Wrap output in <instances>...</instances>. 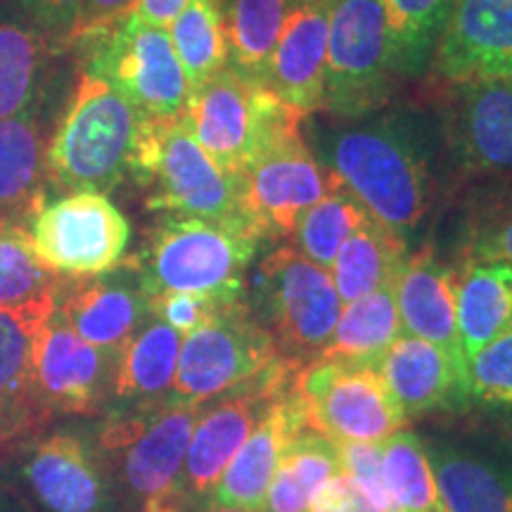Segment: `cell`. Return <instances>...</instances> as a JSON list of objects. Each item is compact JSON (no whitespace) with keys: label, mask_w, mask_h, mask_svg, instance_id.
I'll return each mask as SVG.
<instances>
[{"label":"cell","mask_w":512,"mask_h":512,"mask_svg":"<svg viewBox=\"0 0 512 512\" xmlns=\"http://www.w3.org/2000/svg\"><path fill=\"white\" fill-rule=\"evenodd\" d=\"M261 240L245 223L166 216L131 261L147 297L197 292L235 302L245 297V275Z\"/></svg>","instance_id":"obj_3"},{"label":"cell","mask_w":512,"mask_h":512,"mask_svg":"<svg viewBox=\"0 0 512 512\" xmlns=\"http://www.w3.org/2000/svg\"><path fill=\"white\" fill-rule=\"evenodd\" d=\"M195 512H252V510H242V508H228V505H207V508L195 510Z\"/></svg>","instance_id":"obj_47"},{"label":"cell","mask_w":512,"mask_h":512,"mask_svg":"<svg viewBox=\"0 0 512 512\" xmlns=\"http://www.w3.org/2000/svg\"><path fill=\"white\" fill-rule=\"evenodd\" d=\"M401 332L437 344L465 361L456 320V268L444 264L432 245L408 254L394 280Z\"/></svg>","instance_id":"obj_25"},{"label":"cell","mask_w":512,"mask_h":512,"mask_svg":"<svg viewBox=\"0 0 512 512\" xmlns=\"http://www.w3.org/2000/svg\"><path fill=\"white\" fill-rule=\"evenodd\" d=\"M46 143L36 110L0 121V216H31L46 202Z\"/></svg>","instance_id":"obj_30"},{"label":"cell","mask_w":512,"mask_h":512,"mask_svg":"<svg viewBox=\"0 0 512 512\" xmlns=\"http://www.w3.org/2000/svg\"><path fill=\"white\" fill-rule=\"evenodd\" d=\"M339 465L351 479L366 489L377 508L389 512V501L384 494V484L380 477V444H356V441H337Z\"/></svg>","instance_id":"obj_44"},{"label":"cell","mask_w":512,"mask_h":512,"mask_svg":"<svg viewBox=\"0 0 512 512\" xmlns=\"http://www.w3.org/2000/svg\"><path fill=\"white\" fill-rule=\"evenodd\" d=\"M131 176L150 190L145 200L150 211L245 223L242 176L216 164L192 136L183 117L166 124H140Z\"/></svg>","instance_id":"obj_6"},{"label":"cell","mask_w":512,"mask_h":512,"mask_svg":"<svg viewBox=\"0 0 512 512\" xmlns=\"http://www.w3.org/2000/svg\"><path fill=\"white\" fill-rule=\"evenodd\" d=\"M406 259L408 240L368 216L344 242L330 268L339 302L344 306L392 287Z\"/></svg>","instance_id":"obj_31"},{"label":"cell","mask_w":512,"mask_h":512,"mask_svg":"<svg viewBox=\"0 0 512 512\" xmlns=\"http://www.w3.org/2000/svg\"><path fill=\"white\" fill-rule=\"evenodd\" d=\"M396 67L382 0H332L323 110L356 121L392 95Z\"/></svg>","instance_id":"obj_8"},{"label":"cell","mask_w":512,"mask_h":512,"mask_svg":"<svg viewBox=\"0 0 512 512\" xmlns=\"http://www.w3.org/2000/svg\"><path fill=\"white\" fill-rule=\"evenodd\" d=\"M169 36L190 91L228 67L230 50L221 0H188L169 24Z\"/></svg>","instance_id":"obj_35"},{"label":"cell","mask_w":512,"mask_h":512,"mask_svg":"<svg viewBox=\"0 0 512 512\" xmlns=\"http://www.w3.org/2000/svg\"><path fill=\"white\" fill-rule=\"evenodd\" d=\"M299 373L302 370L283 363L271 375L204 403L178 479V503L183 512L207 508L223 470L271 403L297 382Z\"/></svg>","instance_id":"obj_12"},{"label":"cell","mask_w":512,"mask_h":512,"mask_svg":"<svg viewBox=\"0 0 512 512\" xmlns=\"http://www.w3.org/2000/svg\"><path fill=\"white\" fill-rule=\"evenodd\" d=\"M34 496L50 512H107L112 477L98 446L72 430L36 441L24 465Z\"/></svg>","instance_id":"obj_20"},{"label":"cell","mask_w":512,"mask_h":512,"mask_svg":"<svg viewBox=\"0 0 512 512\" xmlns=\"http://www.w3.org/2000/svg\"><path fill=\"white\" fill-rule=\"evenodd\" d=\"M399 74H420L432 62L453 0H382Z\"/></svg>","instance_id":"obj_36"},{"label":"cell","mask_w":512,"mask_h":512,"mask_svg":"<svg viewBox=\"0 0 512 512\" xmlns=\"http://www.w3.org/2000/svg\"><path fill=\"white\" fill-rule=\"evenodd\" d=\"M138 0H83V10L67 48H86L112 34L136 10Z\"/></svg>","instance_id":"obj_43"},{"label":"cell","mask_w":512,"mask_h":512,"mask_svg":"<svg viewBox=\"0 0 512 512\" xmlns=\"http://www.w3.org/2000/svg\"><path fill=\"white\" fill-rule=\"evenodd\" d=\"M55 53L29 17L12 5L0 8V121L36 110Z\"/></svg>","instance_id":"obj_28"},{"label":"cell","mask_w":512,"mask_h":512,"mask_svg":"<svg viewBox=\"0 0 512 512\" xmlns=\"http://www.w3.org/2000/svg\"><path fill=\"white\" fill-rule=\"evenodd\" d=\"M57 311L81 339L105 354L117 351L150 320L147 294L140 287L136 268L128 273H105L79 278L57 294Z\"/></svg>","instance_id":"obj_22"},{"label":"cell","mask_w":512,"mask_h":512,"mask_svg":"<svg viewBox=\"0 0 512 512\" xmlns=\"http://www.w3.org/2000/svg\"><path fill=\"white\" fill-rule=\"evenodd\" d=\"M309 512H382L356 479L347 472H337L320 484L311 498Z\"/></svg>","instance_id":"obj_45"},{"label":"cell","mask_w":512,"mask_h":512,"mask_svg":"<svg viewBox=\"0 0 512 512\" xmlns=\"http://www.w3.org/2000/svg\"><path fill=\"white\" fill-rule=\"evenodd\" d=\"M328 34V0H292L268 62L266 86L304 114L323 110Z\"/></svg>","instance_id":"obj_24"},{"label":"cell","mask_w":512,"mask_h":512,"mask_svg":"<svg viewBox=\"0 0 512 512\" xmlns=\"http://www.w3.org/2000/svg\"><path fill=\"white\" fill-rule=\"evenodd\" d=\"M430 64L448 86L512 79V0H453Z\"/></svg>","instance_id":"obj_19"},{"label":"cell","mask_w":512,"mask_h":512,"mask_svg":"<svg viewBox=\"0 0 512 512\" xmlns=\"http://www.w3.org/2000/svg\"><path fill=\"white\" fill-rule=\"evenodd\" d=\"M183 337L152 318L117 351L112 363L110 413L136 411L164 401L174 384Z\"/></svg>","instance_id":"obj_26"},{"label":"cell","mask_w":512,"mask_h":512,"mask_svg":"<svg viewBox=\"0 0 512 512\" xmlns=\"http://www.w3.org/2000/svg\"><path fill=\"white\" fill-rule=\"evenodd\" d=\"M27 230L43 268L76 280L117 271L131 242L126 216L102 192H69L43 202Z\"/></svg>","instance_id":"obj_11"},{"label":"cell","mask_w":512,"mask_h":512,"mask_svg":"<svg viewBox=\"0 0 512 512\" xmlns=\"http://www.w3.org/2000/svg\"><path fill=\"white\" fill-rule=\"evenodd\" d=\"M337 472H342L337 441L306 427L287 446L261 512H309L318 486Z\"/></svg>","instance_id":"obj_32"},{"label":"cell","mask_w":512,"mask_h":512,"mask_svg":"<svg viewBox=\"0 0 512 512\" xmlns=\"http://www.w3.org/2000/svg\"><path fill=\"white\" fill-rule=\"evenodd\" d=\"M62 280L36 259L29 230L19 219L0 216V309L57 297Z\"/></svg>","instance_id":"obj_37"},{"label":"cell","mask_w":512,"mask_h":512,"mask_svg":"<svg viewBox=\"0 0 512 512\" xmlns=\"http://www.w3.org/2000/svg\"><path fill=\"white\" fill-rule=\"evenodd\" d=\"M304 114L287 105L266 83L223 69L190 91L183 121L216 164L242 176L247 166L273 147L304 136Z\"/></svg>","instance_id":"obj_4"},{"label":"cell","mask_w":512,"mask_h":512,"mask_svg":"<svg viewBox=\"0 0 512 512\" xmlns=\"http://www.w3.org/2000/svg\"><path fill=\"white\" fill-rule=\"evenodd\" d=\"M380 477L389 512H446L425 444L408 427L380 444Z\"/></svg>","instance_id":"obj_34"},{"label":"cell","mask_w":512,"mask_h":512,"mask_svg":"<svg viewBox=\"0 0 512 512\" xmlns=\"http://www.w3.org/2000/svg\"><path fill=\"white\" fill-rule=\"evenodd\" d=\"M202 406L164 399L107 415L95 446L110 477L145 512H183L178 479Z\"/></svg>","instance_id":"obj_5"},{"label":"cell","mask_w":512,"mask_h":512,"mask_svg":"<svg viewBox=\"0 0 512 512\" xmlns=\"http://www.w3.org/2000/svg\"><path fill=\"white\" fill-rule=\"evenodd\" d=\"M401 335L394 287H384L342 306L328 344L313 363L377 368Z\"/></svg>","instance_id":"obj_29"},{"label":"cell","mask_w":512,"mask_h":512,"mask_svg":"<svg viewBox=\"0 0 512 512\" xmlns=\"http://www.w3.org/2000/svg\"><path fill=\"white\" fill-rule=\"evenodd\" d=\"M335 190L304 136L292 138L256 157L242 174V219L261 242L290 240L306 211Z\"/></svg>","instance_id":"obj_14"},{"label":"cell","mask_w":512,"mask_h":512,"mask_svg":"<svg viewBox=\"0 0 512 512\" xmlns=\"http://www.w3.org/2000/svg\"><path fill=\"white\" fill-rule=\"evenodd\" d=\"M501 261L512 268V195L479 207L465 228L460 261Z\"/></svg>","instance_id":"obj_40"},{"label":"cell","mask_w":512,"mask_h":512,"mask_svg":"<svg viewBox=\"0 0 512 512\" xmlns=\"http://www.w3.org/2000/svg\"><path fill=\"white\" fill-rule=\"evenodd\" d=\"M316 159L337 190L349 192L363 209L411 238L432 209L434 183L425 152L399 119L325 128L316 136Z\"/></svg>","instance_id":"obj_1"},{"label":"cell","mask_w":512,"mask_h":512,"mask_svg":"<svg viewBox=\"0 0 512 512\" xmlns=\"http://www.w3.org/2000/svg\"><path fill=\"white\" fill-rule=\"evenodd\" d=\"M456 320L465 363L512 328V268L501 261H460Z\"/></svg>","instance_id":"obj_27"},{"label":"cell","mask_w":512,"mask_h":512,"mask_svg":"<svg viewBox=\"0 0 512 512\" xmlns=\"http://www.w3.org/2000/svg\"><path fill=\"white\" fill-rule=\"evenodd\" d=\"M446 512H512V437H420Z\"/></svg>","instance_id":"obj_17"},{"label":"cell","mask_w":512,"mask_h":512,"mask_svg":"<svg viewBox=\"0 0 512 512\" xmlns=\"http://www.w3.org/2000/svg\"><path fill=\"white\" fill-rule=\"evenodd\" d=\"M10 3L41 29L57 50L67 48L83 10V0H10Z\"/></svg>","instance_id":"obj_42"},{"label":"cell","mask_w":512,"mask_h":512,"mask_svg":"<svg viewBox=\"0 0 512 512\" xmlns=\"http://www.w3.org/2000/svg\"><path fill=\"white\" fill-rule=\"evenodd\" d=\"M83 53L86 72L117 88L143 121L166 124L183 117L190 88L169 29L152 27L131 15Z\"/></svg>","instance_id":"obj_10"},{"label":"cell","mask_w":512,"mask_h":512,"mask_svg":"<svg viewBox=\"0 0 512 512\" xmlns=\"http://www.w3.org/2000/svg\"><path fill=\"white\" fill-rule=\"evenodd\" d=\"M292 0H221L230 67L266 83L268 62L278 43Z\"/></svg>","instance_id":"obj_33"},{"label":"cell","mask_w":512,"mask_h":512,"mask_svg":"<svg viewBox=\"0 0 512 512\" xmlns=\"http://www.w3.org/2000/svg\"><path fill=\"white\" fill-rule=\"evenodd\" d=\"M0 512H12V508H10L8 501H5L3 496H0Z\"/></svg>","instance_id":"obj_48"},{"label":"cell","mask_w":512,"mask_h":512,"mask_svg":"<svg viewBox=\"0 0 512 512\" xmlns=\"http://www.w3.org/2000/svg\"><path fill=\"white\" fill-rule=\"evenodd\" d=\"M143 119L117 88L79 74L46 147L48 181L64 192H107L131 176Z\"/></svg>","instance_id":"obj_2"},{"label":"cell","mask_w":512,"mask_h":512,"mask_svg":"<svg viewBox=\"0 0 512 512\" xmlns=\"http://www.w3.org/2000/svg\"><path fill=\"white\" fill-rule=\"evenodd\" d=\"M306 427V413L294 382L271 403L264 418L256 422L252 434L223 470L209 505L261 512L287 446Z\"/></svg>","instance_id":"obj_23"},{"label":"cell","mask_w":512,"mask_h":512,"mask_svg":"<svg viewBox=\"0 0 512 512\" xmlns=\"http://www.w3.org/2000/svg\"><path fill=\"white\" fill-rule=\"evenodd\" d=\"M55 309L57 297L0 309V467L34 446L55 418L34 377L36 337Z\"/></svg>","instance_id":"obj_15"},{"label":"cell","mask_w":512,"mask_h":512,"mask_svg":"<svg viewBox=\"0 0 512 512\" xmlns=\"http://www.w3.org/2000/svg\"><path fill=\"white\" fill-rule=\"evenodd\" d=\"M114 356L95 349L53 311L36 337L34 377L53 415H100L110 403Z\"/></svg>","instance_id":"obj_18"},{"label":"cell","mask_w":512,"mask_h":512,"mask_svg":"<svg viewBox=\"0 0 512 512\" xmlns=\"http://www.w3.org/2000/svg\"><path fill=\"white\" fill-rule=\"evenodd\" d=\"M328 3H332V0H328Z\"/></svg>","instance_id":"obj_49"},{"label":"cell","mask_w":512,"mask_h":512,"mask_svg":"<svg viewBox=\"0 0 512 512\" xmlns=\"http://www.w3.org/2000/svg\"><path fill=\"white\" fill-rule=\"evenodd\" d=\"M188 0H138L133 17H138L140 22L152 24V27L169 29V24L178 17Z\"/></svg>","instance_id":"obj_46"},{"label":"cell","mask_w":512,"mask_h":512,"mask_svg":"<svg viewBox=\"0 0 512 512\" xmlns=\"http://www.w3.org/2000/svg\"><path fill=\"white\" fill-rule=\"evenodd\" d=\"M247 304L280 358L297 370L316 361L342 311L330 271L292 245L275 247L256 266Z\"/></svg>","instance_id":"obj_7"},{"label":"cell","mask_w":512,"mask_h":512,"mask_svg":"<svg viewBox=\"0 0 512 512\" xmlns=\"http://www.w3.org/2000/svg\"><path fill=\"white\" fill-rule=\"evenodd\" d=\"M377 373L406 422L467 406V363L425 339L401 335Z\"/></svg>","instance_id":"obj_21"},{"label":"cell","mask_w":512,"mask_h":512,"mask_svg":"<svg viewBox=\"0 0 512 512\" xmlns=\"http://www.w3.org/2000/svg\"><path fill=\"white\" fill-rule=\"evenodd\" d=\"M226 304L230 302L197 292H159L147 297L150 316L162 320L169 328H174L181 337L190 335V332L202 328L204 323H209Z\"/></svg>","instance_id":"obj_41"},{"label":"cell","mask_w":512,"mask_h":512,"mask_svg":"<svg viewBox=\"0 0 512 512\" xmlns=\"http://www.w3.org/2000/svg\"><path fill=\"white\" fill-rule=\"evenodd\" d=\"M306 425L332 441L382 444L406 427L377 368L311 363L297 375Z\"/></svg>","instance_id":"obj_13"},{"label":"cell","mask_w":512,"mask_h":512,"mask_svg":"<svg viewBox=\"0 0 512 512\" xmlns=\"http://www.w3.org/2000/svg\"><path fill=\"white\" fill-rule=\"evenodd\" d=\"M283 363L242 297L183 337L176 377L166 399L202 406L271 375Z\"/></svg>","instance_id":"obj_9"},{"label":"cell","mask_w":512,"mask_h":512,"mask_svg":"<svg viewBox=\"0 0 512 512\" xmlns=\"http://www.w3.org/2000/svg\"><path fill=\"white\" fill-rule=\"evenodd\" d=\"M448 93L446 147L458 174L512 181V79L458 83Z\"/></svg>","instance_id":"obj_16"},{"label":"cell","mask_w":512,"mask_h":512,"mask_svg":"<svg viewBox=\"0 0 512 512\" xmlns=\"http://www.w3.org/2000/svg\"><path fill=\"white\" fill-rule=\"evenodd\" d=\"M368 216V211L349 192H330L299 219L292 233V247L316 266L330 271L339 249Z\"/></svg>","instance_id":"obj_38"},{"label":"cell","mask_w":512,"mask_h":512,"mask_svg":"<svg viewBox=\"0 0 512 512\" xmlns=\"http://www.w3.org/2000/svg\"><path fill=\"white\" fill-rule=\"evenodd\" d=\"M467 406L512 411V328L467 361Z\"/></svg>","instance_id":"obj_39"}]
</instances>
